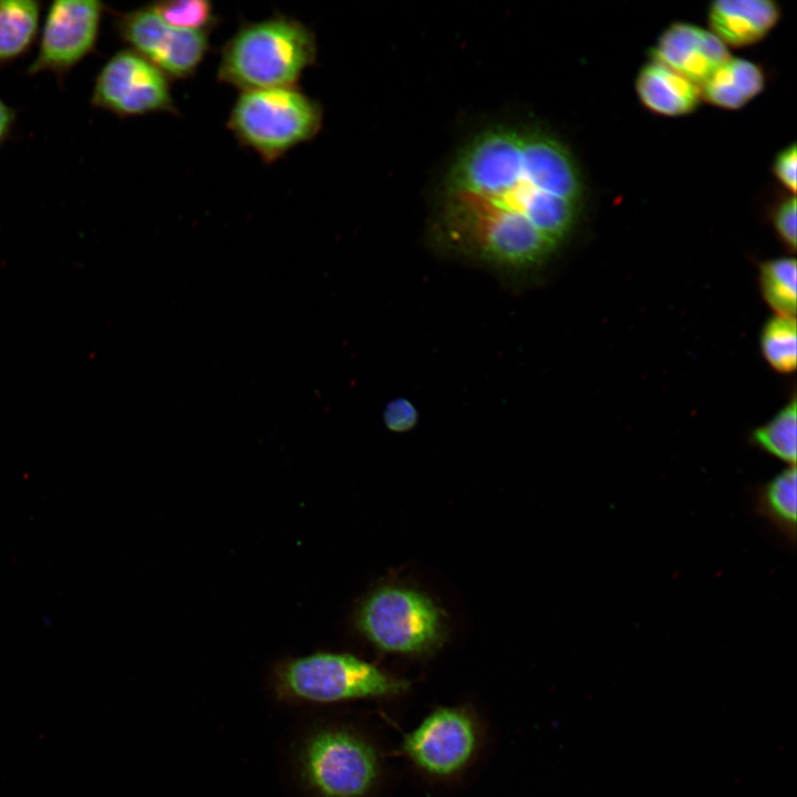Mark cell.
I'll list each match as a JSON object with an SVG mask.
<instances>
[{
    "mask_svg": "<svg viewBox=\"0 0 797 797\" xmlns=\"http://www.w3.org/2000/svg\"><path fill=\"white\" fill-rule=\"evenodd\" d=\"M582 204L580 169L560 139L529 125H494L452 161L431 237L446 256L522 287L570 237Z\"/></svg>",
    "mask_w": 797,
    "mask_h": 797,
    "instance_id": "obj_1",
    "label": "cell"
},
{
    "mask_svg": "<svg viewBox=\"0 0 797 797\" xmlns=\"http://www.w3.org/2000/svg\"><path fill=\"white\" fill-rule=\"evenodd\" d=\"M315 35L283 14L247 22L225 43L217 69L220 82L242 91L296 86L317 60Z\"/></svg>",
    "mask_w": 797,
    "mask_h": 797,
    "instance_id": "obj_2",
    "label": "cell"
},
{
    "mask_svg": "<svg viewBox=\"0 0 797 797\" xmlns=\"http://www.w3.org/2000/svg\"><path fill=\"white\" fill-rule=\"evenodd\" d=\"M410 682L350 653L315 652L280 662L272 690L284 703L332 704L400 696Z\"/></svg>",
    "mask_w": 797,
    "mask_h": 797,
    "instance_id": "obj_3",
    "label": "cell"
},
{
    "mask_svg": "<svg viewBox=\"0 0 797 797\" xmlns=\"http://www.w3.org/2000/svg\"><path fill=\"white\" fill-rule=\"evenodd\" d=\"M293 760L300 785L312 797H371L382 775L375 746L356 729L340 724L306 732Z\"/></svg>",
    "mask_w": 797,
    "mask_h": 797,
    "instance_id": "obj_4",
    "label": "cell"
},
{
    "mask_svg": "<svg viewBox=\"0 0 797 797\" xmlns=\"http://www.w3.org/2000/svg\"><path fill=\"white\" fill-rule=\"evenodd\" d=\"M226 124L241 145L270 164L319 134L323 110L296 86L249 90L239 94Z\"/></svg>",
    "mask_w": 797,
    "mask_h": 797,
    "instance_id": "obj_5",
    "label": "cell"
},
{
    "mask_svg": "<svg viewBox=\"0 0 797 797\" xmlns=\"http://www.w3.org/2000/svg\"><path fill=\"white\" fill-rule=\"evenodd\" d=\"M356 627L376 649L403 655H424L445 635L442 611L426 594L403 587H382L360 605Z\"/></svg>",
    "mask_w": 797,
    "mask_h": 797,
    "instance_id": "obj_6",
    "label": "cell"
},
{
    "mask_svg": "<svg viewBox=\"0 0 797 797\" xmlns=\"http://www.w3.org/2000/svg\"><path fill=\"white\" fill-rule=\"evenodd\" d=\"M482 729L475 715L462 706L432 710L406 733L402 752L414 767L434 779H451L475 759Z\"/></svg>",
    "mask_w": 797,
    "mask_h": 797,
    "instance_id": "obj_7",
    "label": "cell"
},
{
    "mask_svg": "<svg viewBox=\"0 0 797 797\" xmlns=\"http://www.w3.org/2000/svg\"><path fill=\"white\" fill-rule=\"evenodd\" d=\"M91 104L121 118L158 112L178 114L170 79L130 48L114 53L102 66Z\"/></svg>",
    "mask_w": 797,
    "mask_h": 797,
    "instance_id": "obj_8",
    "label": "cell"
},
{
    "mask_svg": "<svg viewBox=\"0 0 797 797\" xmlns=\"http://www.w3.org/2000/svg\"><path fill=\"white\" fill-rule=\"evenodd\" d=\"M106 7L96 0H56L48 8L35 59L27 74L59 81L95 51Z\"/></svg>",
    "mask_w": 797,
    "mask_h": 797,
    "instance_id": "obj_9",
    "label": "cell"
},
{
    "mask_svg": "<svg viewBox=\"0 0 797 797\" xmlns=\"http://www.w3.org/2000/svg\"><path fill=\"white\" fill-rule=\"evenodd\" d=\"M118 37L172 79L195 74L209 51V32L169 27L149 6L114 13Z\"/></svg>",
    "mask_w": 797,
    "mask_h": 797,
    "instance_id": "obj_10",
    "label": "cell"
},
{
    "mask_svg": "<svg viewBox=\"0 0 797 797\" xmlns=\"http://www.w3.org/2000/svg\"><path fill=\"white\" fill-rule=\"evenodd\" d=\"M652 61L701 84L731 58L727 46L710 30L689 22H674L656 40Z\"/></svg>",
    "mask_w": 797,
    "mask_h": 797,
    "instance_id": "obj_11",
    "label": "cell"
},
{
    "mask_svg": "<svg viewBox=\"0 0 797 797\" xmlns=\"http://www.w3.org/2000/svg\"><path fill=\"white\" fill-rule=\"evenodd\" d=\"M707 17L712 33L726 46L739 48L767 35L780 18V8L772 0H715Z\"/></svg>",
    "mask_w": 797,
    "mask_h": 797,
    "instance_id": "obj_12",
    "label": "cell"
},
{
    "mask_svg": "<svg viewBox=\"0 0 797 797\" xmlns=\"http://www.w3.org/2000/svg\"><path fill=\"white\" fill-rule=\"evenodd\" d=\"M635 90L648 110L664 116L690 114L702 99L698 84L652 60L640 69Z\"/></svg>",
    "mask_w": 797,
    "mask_h": 797,
    "instance_id": "obj_13",
    "label": "cell"
},
{
    "mask_svg": "<svg viewBox=\"0 0 797 797\" xmlns=\"http://www.w3.org/2000/svg\"><path fill=\"white\" fill-rule=\"evenodd\" d=\"M765 82L760 65L731 56L701 84V95L714 106L737 110L756 97Z\"/></svg>",
    "mask_w": 797,
    "mask_h": 797,
    "instance_id": "obj_14",
    "label": "cell"
},
{
    "mask_svg": "<svg viewBox=\"0 0 797 797\" xmlns=\"http://www.w3.org/2000/svg\"><path fill=\"white\" fill-rule=\"evenodd\" d=\"M796 466H787L755 487L752 496L754 514L768 522L791 549L796 545Z\"/></svg>",
    "mask_w": 797,
    "mask_h": 797,
    "instance_id": "obj_15",
    "label": "cell"
},
{
    "mask_svg": "<svg viewBox=\"0 0 797 797\" xmlns=\"http://www.w3.org/2000/svg\"><path fill=\"white\" fill-rule=\"evenodd\" d=\"M41 2L0 0V65L27 53L35 41Z\"/></svg>",
    "mask_w": 797,
    "mask_h": 797,
    "instance_id": "obj_16",
    "label": "cell"
},
{
    "mask_svg": "<svg viewBox=\"0 0 797 797\" xmlns=\"http://www.w3.org/2000/svg\"><path fill=\"white\" fill-rule=\"evenodd\" d=\"M797 270L794 258L783 257L768 260L760 266L759 284L762 294L776 315L796 317Z\"/></svg>",
    "mask_w": 797,
    "mask_h": 797,
    "instance_id": "obj_17",
    "label": "cell"
},
{
    "mask_svg": "<svg viewBox=\"0 0 797 797\" xmlns=\"http://www.w3.org/2000/svg\"><path fill=\"white\" fill-rule=\"evenodd\" d=\"M797 405L791 398L770 421L755 428L752 443L770 456L796 466Z\"/></svg>",
    "mask_w": 797,
    "mask_h": 797,
    "instance_id": "obj_18",
    "label": "cell"
},
{
    "mask_svg": "<svg viewBox=\"0 0 797 797\" xmlns=\"http://www.w3.org/2000/svg\"><path fill=\"white\" fill-rule=\"evenodd\" d=\"M760 349L770 366L791 373L797 364V325L791 317L776 315L768 320L760 334Z\"/></svg>",
    "mask_w": 797,
    "mask_h": 797,
    "instance_id": "obj_19",
    "label": "cell"
},
{
    "mask_svg": "<svg viewBox=\"0 0 797 797\" xmlns=\"http://www.w3.org/2000/svg\"><path fill=\"white\" fill-rule=\"evenodd\" d=\"M169 27L193 32H209L217 17L214 6L206 0H170L151 4Z\"/></svg>",
    "mask_w": 797,
    "mask_h": 797,
    "instance_id": "obj_20",
    "label": "cell"
},
{
    "mask_svg": "<svg viewBox=\"0 0 797 797\" xmlns=\"http://www.w3.org/2000/svg\"><path fill=\"white\" fill-rule=\"evenodd\" d=\"M420 420V413L413 401L406 397L390 400L383 411L382 421L384 426L392 433L403 434L415 428Z\"/></svg>",
    "mask_w": 797,
    "mask_h": 797,
    "instance_id": "obj_21",
    "label": "cell"
},
{
    "mask_svg": "<svg viewBox=\"0 0 797 797\" xmlns=\"http://www.w3.org/2000/svg\"><path fill=\"white\" fill-rule=\"evenodd\" d=\"M796 198L783 199L774 209L772 221L779 239L791 250L796 248Z\"/></svg>",
    "mask_w": 797,
    "mask_h": 797,
    "instance_id": "obj_22",
    "label": "cell"
},
{
    "mask_svg": "<svg viewBox=\"0 0 797 797\" xmlns=\"http://www.w3.org/2000/svg\"><path fill=\"white\" fill-rule=\"evenodd\" d=\"M796 167H797V151L796 145L791 144L782 149L775 157L773 163V173L778 182L791 192V195L796 193Z\"/></svg>",
    "mask_w": 797,
    "mask_h": 797,
    "instance_id": "obj_23",
    "label": "cell"
},
{
    "mask_svg": "<svg viewBox=\"0 0 797 797\" xmlns=\"http://www.w3.org/2000/svg\"><path fill=\"white\" fill-rule=\"evenodd\" d=\"M14 123L13 111L0 97V146L8 138Z\"/></svg>",
    "mask_w": 797,
    "mask_h": 797,
    "instance_id": "obj_24",
    "label": "cell"
}]
</instances>
